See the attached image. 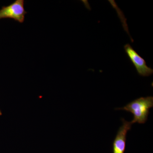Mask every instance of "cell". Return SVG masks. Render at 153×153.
Masks as SVG:
<instances>
[{
    "mask_svg": "<svg viewBox=\"0 0 153 153\" xmlns=\"http://www.w3.org/2000/svg\"><path fill=\"white\" fill-rule=\"evenodd\" d=\"M153 107V97H140L129 102L122 108L115 110H123L131 113L133 114V119L131 123L144 124L147 121L149 109Z\"/></svg>",
    "mask_w": 153,
    "mask_h": 153,
    "instance_id": "cell-1",
    "label": "cell"
},
{
    "mask_svg": "<svg viewBox=\"0 0 153 153\" xmlns=\"http://www.w3.org/2000/svg\"><path fill=\"white\" fill-rule=\"evenodd\" d=\"M24 5V0H16L8 6H4L0 10V19H13L19 23H23L25 21V15L27 14Z\"/></svg>",
    "mask_w": 153,
    "mask_h": 153,
    "instance_id": "cell-2",
    "label": "cell"
},
{
    "mask_svg": "<svg viewBox=\"0 0 153 153\" xmlns=\"http://www.w3.org/2000/svg\"><path fill=\"white\" fill-rule=\"evenodd\" d=\"M124 48L126 53L140 76H149L153 74L152 68L147 65L144 59L138 54L129 44H126Z\"/></svg>",
    "mask_w": 153,
    "mask_h": 153,
    "instance_id": "cell-3",
    "label": "cell"
},
{
    "mask_svg": "<svg viewBox=\"0 0 153 153\" xmlns=\"http://www.w3.org/2000/svg\"><path fill=\"white\" fill-rule=\"evenodd\" d=\"M123 125L119 129L113 143V153H124L126 147L127 134L131 129L132 124L122 119Z\"/></svg>",
    "mask_w": 153,
    "mask_h": 153,
    "instance_id": "cell-4",
    "label": "cell"
},
{
    "mask_svg": "<svg viewBox=\"0 0 153 153\" xmlns=\"http://www.w3.org/2000/svg\"><path fill=\"white\" fill-rule=\"evenodd\" d=\"M2 113L1 111L0 110V116L2 115Z\"/></svg>",
    "mask_w": 153,
    "mask_h": 153,
    "instance_id": "cell-5",
    "label": "cell"
}]
</instances>
